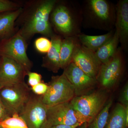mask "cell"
I'll use <instances>...</instances> for the list:
<instances>
[{"mask_svg":"<svg viewBox=\"0 0 128 128\" xmlns=\"http://www.w3.org/2000/svg\"><path fill=\"white\" fill-rule=\"evenodd\" d=\"M57 2L56 0L35 1L23 8L18 18H21V24L18 32L26 41L38 34L50 38L54 35L50 16Z\"/></svg>","mask_w":128,"mask_h":128,"instance_id":"obj_1","label":"cell"},{"mask_svg":"<svg viewBox=\"0 0 128 128\" xmlns=\"http://www.w3.org/2000/svg\"><path fill=\"white\" fill-rule=\"evenodd\" d=\"M25 82L7 85L0 89V97L10 116L20 114L32 94Z\"/></svg>","mask_w":128,"mask_h":128,"instance_id":"obj_2","label":"cell"},{"mask_svg":"<svg viewBox=\"0 0 128 128\" xmlns=\"http://www.w3.org/2000/svg\"><path fill=\"white\" fill-rule=\"evenodd\" d=\"M85 9L86 16L95 27L110 30L115 25L116 8L109 2L89 0Z\"/></svg>","mask_w":128,"mask_h":128,"instance_id":"obj_3","label":"cell"},{"mask_svg":"<svg viewBox=\"0 0 128 128\" xmlns=\"http://www.w3.org/2000/svg\"><path fill=\"white\" fill-rule=\"evenodd\" d=\"M106 90L102 89L86 95L75 96L70 101L73 108L91 123L108 101Z\"/></svg>","mask_w":128,"mask_h":128,"instance_id":"obj_4","label":"cell"},{"mask_svg":"<svg viewBox=\"0 0 128 128\" xmlns=\"http://www.w3.org/2000/svg\"><path fill=\"white\" fill-rule=\"evenodd\" d=\"M27 41L18 31L12 36L0 41V57L12 59L22 66L27 73L32 63L27 54Z\"/></svg>","mask_w":128,"mask_h":128,"instance_id":"obj_5","label":"cell"},{"mask_svg":"<svg viewBox=\"0 0 128 128\" xmlns=\"http://www.w3.org/2000/svg\"><path fill=\"white\" fill-rule=\"evenodd\" d=\"M48 84V91L42 96V100L48 107L70 102L75 96L73 86L64 73L53 76Z\"/></svg>","mask_w":128,"mask_h":128,"instance_id":"obj_6","label":"cell"},{"mask_svg":"<svg viewBox=\"0 0 128 128\" xmlns=\"http://www.w3.org/2000/svg\"><path fill=\"white\" fill-rule=\"evenodd\" d=\"M44 123L48 125L69 126H80L85 123L90 124L88 120L73 108L70 102L48 107Z\"/></svg>","mask_w":128,"mask_h":128,"instance_id":"obj_7","label":"cell"},{"mask_svg":"<svg viewBox=\"0 0 128 128\" xmlns=\"http://www.w3.org/2000/svg\"><path fill=\"white\" fill-rule=\"evenodd\" d=\"M75 13L72 8V9L65 4H56L51 12V19L54 26L65 38L76 36L79 34V23Z\"/></svg>","mask_w":128,"mask_h":128,"instance_id":"obj_8","label":"cell"},{"mask_svg":"<svg viewBox=\"0 0 128 128\" xmlns=\"http://www.w3.org/2000/svg\"><path fill=\"white\" fill-rule=\"evenodd\" d=\"M123 56L121 48H118L111 59L102 64L96 80L102 89H111L119 81L122 74Z\"/></svg>","mask_w":128,"mask_h":128,"instance_id":"obj_9","label":"cell"},{"mask_svg":"<svg viewBox=\"0 0 128 128\" xmlns=\"http://www.w3.org/2000/svg\"><path fill=\"white\" fill-rule=\"evenodd\" d=\"M48 108L43 102L42 96L32 92L19 115L28 128H40L46 121Z\"/></svg>","mask_w":128,"mask_h":128,"instance_id":"obj_10","label":"cell"},{"mask_svg":"<svg viewBox=\"0 0 128 128\" xmlns=\"http://www.w3.org/2000/svg\"><path fill=\"white\" fill-rule=\"evenodd\" d=\"M64 70L63 73L73 86L75 96L88 94L98 84L96 79L88 75L73 62Z\"/></svg>","mask_w":128,"mask_h":128,"instance_id":"obj_11","label":"cell"},{"mask_svg":"<svg viewBox=\"0 0 128 128\" xmlns=\"http://www.w3.org/2000/svg\"><path fill=\"white\" fill-rule=\"evenodd\" d=\"M72 62L88 75L96 79L102 64L95 52L82 46L80 42L75 48Z\"/></svg>","mask_w":128,"mask_h":128,"instance_id":"obj_12","label":"cell"},{"mask_svg":"<svg viewBox=\"0 0 128 128\" xmlns=\"http://www.w3.org/2000/svg\"><path fill=\"white\" fill-rule=\"evenodd\" d=\"M27 73L23 67L12 59L0 57V87L25 82Z\"/></svg>","mask_w":128,"mask_h":128,"instance_id":"obj_13","label":"cell"},{"mask_svg":"<svg viewBox=\"0 0 128 128\" xmlns=\"http://www.w3.org/2000/svg\"><path fill=\"white\" fill-rule=\"evenodd\" d=\"M115 8V31L118 34L121 48L126 49L128 42V0L119 1Z\"/></svg>","mask_w":128,"mask_h":128,"instance_id":"obj_14","label":"cell"},{"mask_svg":"<svg viewBox=\"0 0 128 128\" xmlns=\"http://www.w3.org/2000/svg\"><path fill=\"white\" fill-rule=\"evenodd\" d=\"M50 38L51 48L43 57L42 66L49 71L57 73L61 69L60 53L62 39L59 35L54 34Z\"/></svg>","mask_w":128,"mask_h":128,"instance_id":"obj_15","label":"cell"},{"mask_svg":"<svg viewBox=\"0 0 128 128\" xmlns=\"http://www.w3.org/2000/svg\"><path fill=\"white\" fill-rule=\"evenodd\" d=\"M21 7L14 10L0 13V41L8 38L15 32V22L22 13Z\"/></svg>","mask_w":128,"mask_h":128,"instance_id":"obj_16","label":"cell"},{"mask_svg":"<svg viewBox=\"0 0 128 128\" xmlns=\"http://www.w3.org/2000/svg\"><path fill=\"white\" fill-rule=\"evenodd\" d=\"M115 30H112L106 34L97 36L80 34L77 37L82 46L96 52L112 36Z\"/></svg>","mask_w":128,"mask_h":128,"instance_id":"obj_17","label":"cell"},{"mask_svg":"<svg viewBox=\"0 0 128 128\" xmlns=\"http://www.w3.org/2000/svg\"><path fill=\"white\" fill-rule=\"evenodd\" d=\"M79 42L77 36L66 37L62 40L60 53L61 69L64 70L71 63L75 48Z\"/></svg>","mask_w":128,"mask_h":128,"instance_id":"obj_18","label":"cell"},{"mask_svg":"<svg viewBox=\"0 0 128 128\" xmlns=\"http://www.w3.org/2000/svg\"><path fill=\"white\" fill-rule=\"evenodd\" d=\"M119 42L118 34L115 30L112 36L95 52L102 64L108 62L113 57L118 48Z\"/></svg>","mask_w":128,"mask_h":128,"instance_id":"obj_19","label":"cell"},{"mask_svg":"<svg viewBox=\"0 0 128 128\" xmlns=\"http://www.w3.org/2000/svg\"><path fill=\"white\" fill-rule=\"evenodd\" d=\"M128 126L125 117V107L120 103L118 104L109 114L105 128H127Z\"/></svg>","mask_w":128,"mask_h":128,"instance_id":"obj_20","label":"cell"},{"mask_svg":"<svg viewBox=\"0 0 128 128\" xmlns=\"http://www.w3.org/2000/svg\"><path fill=\"white\" fill-rule=\"evenodd\" d=\"M113 101L112 99L108 100L100 112L96 116L92 122L89 124V128H105L109 116V111Z\"/></svg>","mask_w":128,"mask_h":128,"instance_id":"obj_21","label":"cell"},{"mask_svg":"<svg viewBox=\"0 0 128 128\" xmlns=\"http://www.w3.org/2000/svg\"><path fill=\"white\" fill-rule=\"evenodd\" d=\"M2 128H28L24 120L19 114H14L0 122Z\"/></svg>","mask_w":128,"mask_h":128,"instance_id":"obj_22","label":"cell"},{"mask_svg":"<svg viewBox=\"0 0 128 128\" xmlns=\"http://www.w3.org/2000/svg\"><path fill=\"white\" fill-rule=\"evenodd\" d=\"M34 46L40 52L47 54L51 48V42L47 38L40 37L35 40Z\"/></svg>","mask_w":128,"mask_h":128,"instance_id":"obj_23","label":"cell"},{"mask_svg":"<svg viewBox=\"0 0 128 128\" xmlns=\"http://www.w3.org/2000/svg\"><path fill=\"white\" fill-rule=\"evenodd\" d=\"M21 7L18 3L8 0H0V13L4 12L16 10Z\"/></svg>","mask_w":128,"mask_h":128,"instance_id":"obj_24","label":"cell"},{"mask_svg":"<svg viewBox=\"0 0 128 128\" xmlns=\"http://www.w3.org/2000/svg\"><path fill=\"white\" fill-rule=\"evenodd\" d=\"M28 76V86L33 87L42 82V76L36 72H29L27 73Z\"/></svg>","mask_w":128,"mask_h":128,"instance_id":"obj_25","label":"cell"},{"mask_svg":"<svg viewBox=\"0 0 128 128\" xmlns=\"http://www.w3.org/2000/svg\"><path fill=\"white\" fill-rule=\"evenodd\" d=\"M48 84L43 82L39 84L30 88L32 92L38 96H42L46 94L48 91Z\"/></svg>","mask_w":128,"mask_h":128,"instance_id":"obj_26","label":"cell"},{"mask_svg":"<svg viewBox=\"0 0 128 128\" xmlns=\"http://www.w3.org/2000/svg\"><path fill=\"white\" fill-rule=\"evenodd\" d=\"M119 101L120 104L124 106H128V84L126 82L121 91V95L120 96Z\"/></svg>","mask_w":128,"mask_h":128,"instance_id":"obj_27","label":"cell"},{"mask_svg":"<svg viewBox=\"0 0 128 128\" xmlns=\"http://www.w3.org/2000/svg\"><path fill=\"white\" fill-rule=\"evenodd\" d=\"M9 117L10 116L6 110L0 97V122Z\"/></svg>","mask_w":128,"mask_h":128,"instance_id":"obj_28","label":"cell"},{"mask_svg":"<svg viewBox=\"0 0 128 128\" xmlns=\"http://www.w3.org/2000/svg\"><path fill=\"white\" fill-rule=\"evenodd\" d=\"M78 125L69 126L63 124H58V125H48L44 123L41 126L40 128H76L78 126Z\"/></svg>","mask_w":128,"mask_h":128,"instance_id":"obj_29","label":"cell"},{"mask_svg":"<svg viewBox=\"0 0 128 128\" xmlns=\"http://www.w3.org/2000/svg\"><path fill=\"white\" fill-rule=\"evenodd\" d=\"M89 124L87 123H85L82 124V125L78 126L76 128H88L89 126Z\"/></svg>","mask_w":128,"mask_h":128,"instance_id":"obj_30","label":"cell"},{"mask_svg":"<svg viewBox=\"0 0 128 128\" xmlns=\"http://www.w3.org/2000/svg\"><path fill=\"white\" fill-rule=\"evenodd\" d=\"M0 128H1V127H0Z\"/></svg>","mask_w":128,"mask_h":128,"instance_id":"obj_31","label":"cell"}]
</instances>
